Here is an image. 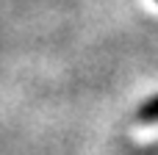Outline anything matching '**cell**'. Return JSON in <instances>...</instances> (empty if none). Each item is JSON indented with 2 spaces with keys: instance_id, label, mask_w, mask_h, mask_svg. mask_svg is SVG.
<instances>
[{
  "instance_id": "obj_1",
  "label": "cell",
  "mask_w": 158,
  "mask_h": 155,
  "mask_svg": "<svg viewBox=\"0 0 158 155\" xmlns=\"http://www.w3.org/2000/svg\"><path fill=\"white\" fill-rule=\"evenodd\" d=\"M156 119V97H150V103L144 105V122H153Z\"/></svg>"
}]
</instances>
